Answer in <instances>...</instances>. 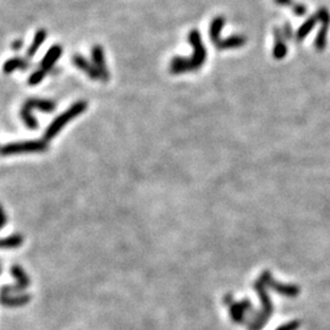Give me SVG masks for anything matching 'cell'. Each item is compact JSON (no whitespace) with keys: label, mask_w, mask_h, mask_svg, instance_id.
I'll list each match as a JSON object with an SVG mask.
<instances>
[{"label":"cell","mask_w":330,"mask_h":330,"mask_svg":"<svg viewBox=\"0 0 330 330\" xmlns=\"http://www.w3.org/2000/svg\"><path fill=\"white\" fill-rule=\"evenodd\" d=\"M254 290L258 294L259 299H261L262 308L261 311H252V319L248 324H247V329L248 330H262L264 328L267 323H268L269 318L272 317L274 312L273 302H272L271 297H269L268 292H267V286L261 279L257 280L253 284Z\"/></svg>","instance_id":"6da1fadb"},{"label":"cell","mask_w":330,"mask_h":330,"mask_svg":"<svg viewBox=\"0 0 330 330\" xmlns=\"http://www.w3.org/2000/svg\"><path fill=\"white\" fill-rule=\"evenodd\" d=\"M87 109V102L84 101H79L75 102L69 109L65 110L62 114H60L59 116H56L52 121V124L47 127L46 132H44V138L47 142L53 139L57 134L62 130V127L67 124L69 121H71L72 119H75L76 116L81 115L84 110Z\"/></svg>","instance_id":"7a4b0ae2"},{"label":"cell","mask_w":330,"mask_h":330,"mask_svg":"<svg viewBox=\"0 0 330 330\" xmlns=\"http://www.w3.org/2000/svg\"><path fill=\"white\" fill-rule=\"evenodd\" d=\"M34 108L42 110L44 112H52L54 111L56 106H55L53 101H47V99H27L24 103V106H22L21 110H20V116H21L25 125L31 130H34L38 127V122H37L36 117L32 115V110Z\"/></svg>","instance_id":"3957f363"},{"label":"cell","mask_w":330,"mask_h":330,"mask_svg":"<svg viewBox=\"0 0 330 330\" xmlns=\"http://www.w3.org/2000/svg\"><path fill=\"white\" fill-rule=\"evenodd\" d=\"M49 146L46 139H32V141L12 142L2 146V156H15L24 153H43L48 151Z\"/></svg>","instance_id":"277c9868"},{"label":"cell","mask_w":330,"mask_h":330,"mask_svg":"<svg viewBox=\"0 0 330 330\" xmlns=\"http://www.w3.org/2000/svg\"><path fill=\"white\" fill-rule=\"evenodd\" d=\"M189 42L193 49V54H192L191 61L193 65L194 71L198 70L202 65L204 64L207 59V49L204 48L203 42L201 38V32L198 29H192L189 33Z\"/></svg>","instance_id":"5b68a950"},{"label":"cell","mask_w":330,"mask_h":330,"mask_svg":"<svg viewBox=\"0 0 330 330\" xmlns=\"http://www.w3.org/2000/svg\"><path fill=\"white\" fill-rule=\"evenodd\" d=\"M10 273L15 277L16 282L14 285H4L1 290L2 295L19 294V292L24 291L26 287H28L31 285V280H29L26 272L22 269V267L12 266L11 269H10Z\"/></svg>","instance_id":"8992f818"},{"label":"cell","mask_w":330,"mask_h":330,"mask_svg":"<svg viewBox=\"0 0 330 330\" xmlns=\"http://www.w3.org/2000/svg\"><path fill=\"white\" fill-rule=\"evenodd\" d=\"M259 279L264 282L267 287H271L272 290H274L275 292L280 295H284L287 297H296L297 295H300L301 289H300L297 285H290V284H280V282L275 281L272 276L271 272L266 271L263 272Z\"/></svg>","instance_id":"52a82bcc"},{"label":"cell","mask_w":330,"mask_h":330,"mask_svg":"<svg viewBox=\"0 0 330 330\" xmlns=\"http://www.w3.org/2000/svg\"><path fill=\"white\" fill-rule=\"evenodd\" d=\"M230 318L234 323L236 324H242L246 321V314L251 313L253 309H252V303L248 299H245L240 302H234L232 304H230Z\"/></svg>","instance_id":"ba28073f"},{"label":"cell","mask_w":330,"mask_h":330,"mask_svg":"<svg viewBox=\"0 0 330 330\" xmlns=\"http://www.w3.org/2000/svg\"><path fill=\"white\" fill-rule=\"evenodd\" d=\"M92 61H93V65L97 67V70H98L99 75H101L102 81H104V82L109 81V77H110L109 70L106 64L104 51L101 46H98V44L92 48Z\"/></svg>","instance_id":"9c48e42d"},{"label":"cell","mask_w":330,"mask_h":330,"mask_svg":"<svg viewBox=\"0 0 330 330\" xmlns=\"http://www.w3.org/2000/svg\"><path fill=\"white\" fill-rule=\"evenodd\" d=\"M72 62H74V65L77 69L82 70L92 80H101V75H99L97 67L93 64H91L86 57L82 56L81 54H75L72 56Z\"/></svg>","instance_id":"30bf717a"},{"label":"cell","mask_w":330,"mask_h":330,"mask_svg":"<svg viewBox=\"0 0 330 330\" xmlns=\"http://www.w3.org/2000/svg\"><path fill=\"white\" fill-rule=\"evenodd\" d=\"M61 55H62L61 46H59V44H54V46H52L51 48L48 49V52H47V54L44 55L43 59H42L41 69L46 72H48V71L51 72L52 70H53L55 62H56L57 60L61 57Z\"/></svg>","instance_id":"8fae6325"},{"label":"cell","mask_w":330,"mask_h":330,"mask_svg":"<svg viewBox=\"0 0 330 330\" xmlns=\"http://www.w3.org/2000/svg\"><path fill=\"white\" fill-rule=\"evenodd\" d=\"M273 34H274L273 56H274V59L281 60V59H284L287 54L286 39H285L284 34H282V31L279 28V27H274Z\"/></svg>","instance_id":"7c38bea8"},{"label":"cell","mask_w":330,"mask_h":330,"mask_svg":"<svg viewBox=\"0 0 330 330\" xmlns=\"http://www.w3.org/2000/svg\"><path fill=\"white\" fill-rule=\"evenodd\" d=\"M189 71H194L191 57H182V56L172 57L171 62H170V72H171V74L180 75Z\"/></svg>","instance_id":"4fadbf2b"},{"label":"cell","mask_w":330,"mask_h":330,"mask_svg":"<svg viewBox=\"0 0 330 330\" xmlns=\"http://www.w3.org/2000/svg\"><path fill=\"white\" fill-rule=\"evenodd\" d=\"M31 295L19 294V295H1V304L5 307H21L31 301Z\"/></svg>","instance_id":"5bb4252c"},{"label":"cell","mask_w":330,"mask_h":330,"mask_svg":"<svg viewBox=\"0 0 330 330\" xmlns=\"http://www.w3.org/2000/svg\"><path fill=\"white\" fill-rule=\"evenodd\" d=\"M247 42V38L241 34H232V36L227 37V38L221 39L218 44H217V48L220 51H226V49H235V48H241L245 46V43Z\"/></svg>","instance_id":"9a60e30c"},{"label":"cell","mask_w":330,"mask_h":330,"mask_svg":"<svg viewBox=\"0 0 330 330\" xmlns=\"http://www.w3.org/2000/svg\"><path fill=\"white\" fill-rule=\"evenodd\" d=\"M225 25V17L224 16H217L212 20L211 26H209V38L213 46L216 47L221 39H220V33Z\"/></svg>","instance_id":"2e32d148"},{"label":"cell","mask_w":330,"mask_h":330,"mask_svg":"<svg viewBox=\"0 0 330 330\" xmlns=\"http://www.w3.org/2000/svg\"><path fill=\"white\" fill-rule=\"evenodd\" d=\"M46 38H47L46 29H38V31L36 32L33 41H32V43L29 44V47L27 48L26 52V56L28 57V59H31V57H33L34 55L37 54V52L39 51V48H41L42 44L44 43Z\"/></svg>","instance_id":"e0dca14e"},{"label":"cell","mask_w":330,"mask_h":330,"mask_svg":"<svg viewBox=\"0 0 330 330\" xmlns=\"http://www.w3.org/2000/svg\"><path fill=\"white\" fill-rule=\"evenodd\" d=\"M317 22H318V17H317V15H312V16H309L308 19L303 22V25H301L300 28L297 29V32H296L297 42L303 41V39L306 38L309 33H311L312 29L316 27Z\"/></svg>","instance_id":"ac0fdd59"},{"label":"cell","mask_w":330,"mask_h":330,"mask_svg":"<svg viewBox=\"0 0 330 330\" xmlns=\"http://www.w3.org/2000/svg\"><path fill=\"white\" fill-rule=\"evenodd\" d=\"M28 66H29V64L26 59H24V57L15 56L5 61L2 70H4L5 74H11V72L15 71V70H17V69L26 70Z\"/></svg>","instance_id":"d6986e66"},{"label":"cell","mask_w":330,"mask_h":330,"mask_svg":"<svg viewBox=\"0 0 330 330\" xmlns=\"http://www.w3.org/2000/svg\"><path fill=\"white\" fill-rule=\"evenodd\" d=\"M330 25H322L316 39H314V47L318 52H323L327 48V41H328V29Z\"/></svg>","instance_id":"ffe728a7"},{"label":"cell","mask_w":330,"mask_h":330,"mask_svg":"<svg viewBox=\"0 0 330 330\" xmlns=\"http://www.w3.org/2000/svg\"><path fill=\"white\" fill-rule=\"evenodd\" d=\"M24 244V237L22 235L15 234L11 235V236L4 237L1 240V248H16V247H20L21 245Z\"/></svg>","instance_id":"44dd1931"},{"label":"cell","mask_w":330,"mask_h":330,"mask_svg":"<svg viewBox=\"0 0 330 330\" xmlns=\"http://www.w3.org/2000/svg\"><path fill=\"white\" fill-rule=\"evenodd\" d=\"M46 75H47L46 71H43L42 69H38V70H36V71H33L31 75H29L27 82H28L29 86H37V84H39L42 81H43V79L46 77Z\"/></svg>","instance_id":"7402d4cb"},{"label":"cell","mask_w":330,"mask_h":330,"mask_svg":"<svg viewBox=\"0 0 330 330\" xmlns=\"http://www.w3.org/2000/svg\"><path fill=\"white\" fill-rule=\"evenodd\" d=\"M316 15L322 25H330V12L327 7H319Z\"/></svg>","instance_id":"603a6c76"},{"label":"cell","mask_w":330,"mask_h":330,"mask_svg":"<svg viewBox=\"0 0 330 330\" xmlns=\"http://www.w3.org/2000/svg\"><path fill=\"white\" fill-rule=\"evenodd\" d=\"M300 326H301L300 321H291L289 323L280 326L276 330H297L300 328Z\"/></svg>","instance_id":"cb8c5ba5"},{"label":"cell","mask_w":330,"mask_h":330,"mask_svg":"<svg viewBox=\"0 0 330 330\" xmlns=\"http://www.w3.org/2000/svg\"><path fill=\"white\" fill-rule=\"evenodd\" d=\"M292 11L296 16H303L307 12V7L303 4H294L292 5Z\"/></svg>","instance_id":"d4e9b609"},{"label":"cell","mask_w":330,"mask_h":330,"mask_svg":"<svg viewBox=\"0 0 330 330\" xmlns=\"http://www.w3.org/2000/svg\"><path fill=\"white\" fill-rule=\"evenodd\" d=\"M282 34H284L285 39H292L294 38V32H292V28L291 26H290L289 22H286V24L284 25V27H282Z\"/></svg>","instance_id":"484cf974"},{"label":"cell","mask_w":330,"mask_h":330,"mask_svg":"<svg viewBox=\"0 0 330 330\" xmlns=\"http://www.w3.org/2000/svg\"><path fill=\"white\" fill-rule=\"evenodd\" d=\"M22 46H24V41L22 39H17V41H14L11 44V48L14 49L15 52L20 51V49L22 48Z\"/></svg>","instance_id":"4316f807"},{"label":"cell","mask_w":330,"mask_h":330,"mask_svg":"<svg viewBox=\"0 0 330 330\" xmlns=\"http://www.w3.org/2000/svg\"><path fill=\"white\" fill-rule=\"evenodd\" d=\"M275 2L281 6H290V5H294L295 2L292 0H275Z\"/></svg>","instance_id":"83f0119b"},{"label":"cell","mask_w":330,"mask_h":330,"mask_svg":"<svg viewBox=\"0 0 330 330\" xmlns=\"http://www.w3.org/2000/svg\"><path fill=\"white\" fill-rule=\"evenodd\" d=\"M234 300H232V295H226V296H224V303L227 304V306H230V304L234 303Z\"/></svg>","instance_id":"f1b7e54d"},{"label":"cell","mask_w":330,"mask_h":330,"mask_svg":"<svg viewBox=\"0 0 330 330\" xmlns=\"http://www.w3.org/2000/svg\"><path fill=\"white\" fill-rule=\"evenodd\" d=\"M6 213H5V211L2 209V222H1V226H4L5 224H6Z\"/></svg>","instance_id":"f546056e"}]
</instances>
